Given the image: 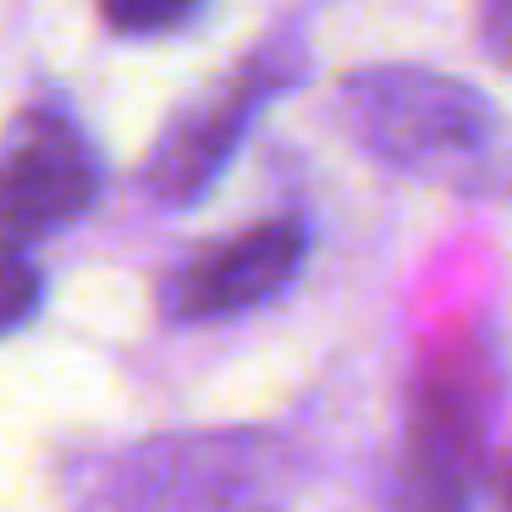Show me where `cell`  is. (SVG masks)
<instances>
[{
	"label": "cell",
	"mask_w": 512,
	"mask_h": 512,
	"mask_svg": "<svg viewBox=\"0 0 512 512\" xmlns=\"http://www.w3.org/2000/svg\"><path fill=\"white\" fill-rule=\"evenodd\" d=\"M501 501H507V507H512V468H507V474H501Z\"/></svg>",
	"instance_id": "cell-9"
},
{
	"label": "cell",
	"mask_w": 512,
	"mask_h": 512,
	"mask_svg": "<svg viewBox=\"0 0 512 512\" xmlns=\"http://www.w3.org/2000/svg\"><path fill=\"white\" fill-rule=\"evenodd\" d=\"M303 61L292 50H259L226 83L204 89L199 100H188L166 127H160L155 149L144 160V193L166 210H188L221 182V171L232 166L237 144L248 138L254 116L276 100L287 83H298Z\"/></svg>",
	"instance_id": "cell-2"
},
{
	"label": "cell",
	"mask_w": 512,
	"mask_h": 512,
	"mask_svg": "<svg viewBox=\"0 0 512 512\" xmlns=\"http://www.w3.org/2000/svg\"><path fill=\"white\" fill-rule=\"evenodd\" d=\"M342 122L380 166L424 182H479L501 127L479 89L430 67H364L342 83Z\"/></svg>",
	"instance_id": "cell-1"
},
{
	"label": "cell",
	"mask_w": 512,
	"mask_h": 512,
	"mask_svg": "<svg viewBox=\"0 0 512 512\" xmlns=\"http://www.w3.org/2000/svg\"><path fill=\"white\" fill-rule=\"evenodd\" d=\"M105 160L61 105H34L0 144V237L39 243L100 204Z\"/></svg>",
	"instance_id": "cell-4"
},
{
	"label": "cell",
	"mask_w": 512,
	"mask_h": 512,
	"mask_svg": "<svg viewBox=\"0 0 512 512\" xmlns=\"http://www.w3.org/2000/svg\"><path fill=\"white\" fill-rule=\"evenodd\" d=\"M490 408H496V369L479 342L446 347L424 364L408 430V474L419 501L457 507L479 490L490 457Z\"/></svg>",
	"instance_id": "cell-3"
},
{
	"label": "cell",
	"mask_w": 512,
	"mask_h": 512,
	"mask_svg": "<svg viewBox=\"0 0 512 512\" xmlns=\"http://www.w3.org/2000/svg\"><path fill=\"white\" fill-rule=\"evenodd\" d=\"M204 0H100V17L116 34H171L193 23Z\"/></svg>",
	"instance_id": "cell-7"
},
{
	"label": "cell",
	"mask_w": 512,
	"mask_h": 512,
	"mask_svg": "<svg viewBox=\"0 0 512 512\" xmlns=\"http://www.w3.org/2000/svg\"><path fill=\"white\" fill-rule=\"evenodd\" d=\"M45 303V276L39 265L23 254V243L0 237V336H12L17 325H28Z\"/></svg>",
	"instance_id": "cell-6"
},
{
	"label": "cell",
	"mask_w": 512,
	"mask_h": 512,
	"mask_svg": "<svg viewBox=\"0 0 512 512\" xmlns=\"http://www.w3.org/2000/svg\"><path fill=\"white\" fill-rule=\"evenodd\" d=\"M309 259L303 221H265L237 237H221L204 254H193L182 270H171L160 287V314L177 325H210L237 320L248 309H265L298 281Z\"/></svg>",
	"instance_id": "cell-5"
},
{
	"label": "cell",
	"mask_w": 512,
	"mask_h": 512,
	"mask_svg": "<svg viewBox=\"0 0 512 512\" xmlns=\"http://www.w3.org/2000/svg\"><path fill=\"white\" fill-rule=\"evenodd\" d=\"M479 45L512 67V0H479Z\"/></svg>",
	"instance_id": "cell-8"
}]
</instances>
